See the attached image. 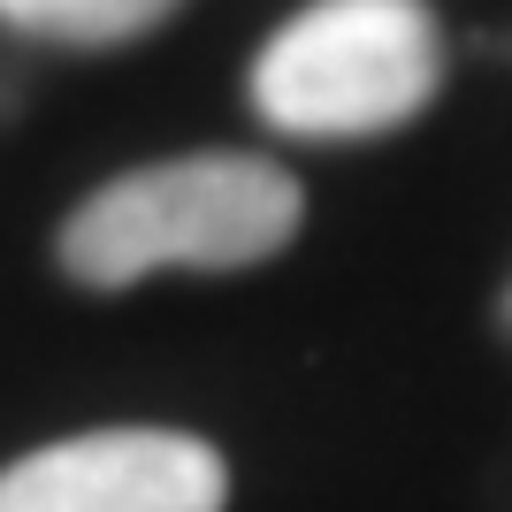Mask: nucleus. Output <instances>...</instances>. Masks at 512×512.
Masks as SVG:
<instances>
[{
	"label": "nucleus",
	"mask_w": 512,
	"mask_h": 512,
	"mask_svg": "<svg viewBox=\"0 0 512 512\" xmlns=\"http://www.w3.org/2000/svg\"><path fill=\"white\" fill-rule=\"evenodd\" d=\"M299 184L260 153L153 161L85 199L62 222V268L92 291L146 283L153 268H253L299 237Z\"/></svg>",
	"instance_id": "nucleus-1"
},
{
	"label": "nucleus",
	"mask_w": 512,
	"mask_h": 512,
	"mask_svg": "<svg viewBox=\"0 0 512 512\" xmlns=\"http://www.w3.org/2000/svg\"><path fill=\"white\" fill-rule=\"evenodd\" d=\"M444 85L428 0H314L260 46L253 107L283 138H383Z\"/></svg>",
	"instance_id": "nucleus-2"
},
{
	"label": "nucleus",
	"mask_w": 512,
	"mask_h": 512,
	"mask_svg": "<svg viewBox=\"0 0 512 512\" xmlns=\"http://www.w3.org/2000/svg\"><path fill=\"white\" fill-rule=\"evenodd\" d=\"M222 451L184 428H92L0 467V512H222Z\"/></svg>",
	"instance_id": "nucleus-3"
},
{
	"label": "nucleus",
	"mask_w": 512,
	"mask_h": 512,
	"mask_svg": "<svg viewBox=\"0 0 512 512\" xmlns=\"http://www.w3.org/2000/svg\"><path fill=\"white\" fill-rule=\"evenodd\" d=\"M176 8L184 0H0V23L62 46H123L146 39L153 23H169Z\"/></svg>",
	"instance_id": "nucleus-4"
},
{
	"label": "nucleus",
	"mask_w": 512,
	"mask_h": 512,
	"mask_svg": "<svg viewBox=\"0 0 512 512\" xmlns=\"http://www.w3.org/2000/svg\"><path fill=\"white\" fill-rule=\"evenodd\" d=\"M505 321H512V291H505Z\"/></svg>",
	"instance_id": "nucleus-5"
}]
</instances>
